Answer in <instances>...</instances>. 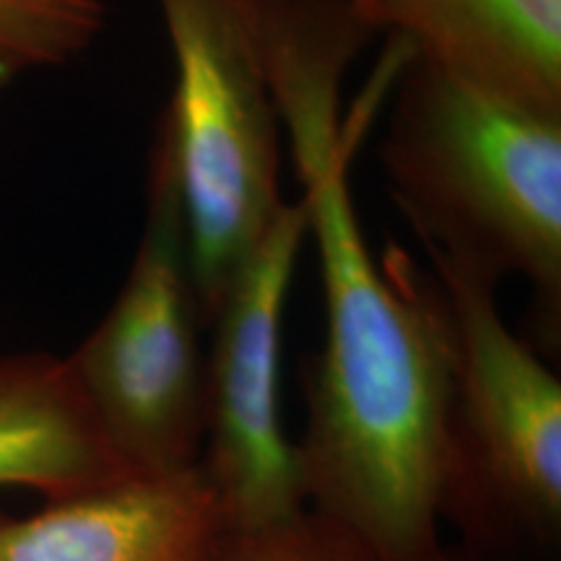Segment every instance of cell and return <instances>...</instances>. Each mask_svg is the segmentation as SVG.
Listing matches in <instances>:
<instances>
[{"label": "cell", "instance_id": "1", "mask_svg": "<svg viewBox=\"0 0 561 561\" xmlns=\"http://www.w3.org/2000/svg\"><path fill=\"white\" fill-rule=\"evenodd\" d=\"M351 60L331 39L291 42L271 60L325 299V339L305 369L299 479L307 507L377 557L432 561L445 549L450 333L432 276L398 248L377 261L362 231L348 182L356 133L341 112Z\"/></svg>", "mask_w": 561, "mask_h": 561}, {"label": "cell", "instance_id": "2", "mask_svg": "<svg viewBox=\"0 0 561 561\" xmlns=\"http://www.w3.org/2000/svg\"><path fill=\"white\" fill-rule=\"evenodd\" d=\"M392 76L380 144L392 201L430 257L494 289L528 280L546 356L561 325V117L489 96L405 42Z\"/></svg>", "mask_w": 561, "mask_h": 561}, {"label": "cell", "instance_id": "3", "mask_svg": "<svg viewBox=\"0 0 561 561\" xmlns=\"http://www.w3.org/2000/svg\"><path fill=\"white\" fill-rule=\"evenodd\" d=\"M450 333L439 523L473 561L561 557V382L496 289L432 257Z\"/></svg>", "mask_w": 561, "mask_h": 561}, {"label": "cell", "instance_id": "4", "mask_svg": "<svg viewBox=\"0 0 561 561\" xmlns=\"http://www.w3.org/2000/svg\"><path fill=\"white\" fill-rule=\"evenodd\" d=\"M174 60L157 138L170 157L203 322L278 221L280 123L263 0H157Z\"/></svg>", "mask_w": 561, "mask_h": 561}, {"label": "cell", "instance_id": "5", "mask_svg": "<svg viewBox=\"0 0 561 561\" xmlns=\"http://www.w3.org/2000/svg\"><path fill=\"white\" fill-rule=\"evenodd\" d=\"M203 328L178 185L157 138L149 210L123 289L66 356L81 401L133 476L198 468L206 437Z\"/></svg>", "mask_w": 561, "mask_h": 561}, {"label": "cell", "instance_id": "6", "mask_svg": "<svg viewBox=\"0 0 561 561\" xmlns=\"http://www.w3.org/2000/svg\"><path fill=\"white\" fill-rule=\"evenodd\" d=\"M310 240L305 201L286 203L216 310L206 351L201 473L224 525H257L305 510L297 442L280 409L284 312Z\"/></svg>", "mask_w": 561, "mask_h": 561}, {"label": "cell", "instance_id": "7", "mask_svg": "<svg viewBox=\"0 0 561 561\" xmlns=\"http://www.w3.org/2000/svg\"><path fill=\"white\" fill-rule=\"evenodd\" d=\"M224 515L201 468L0 512V561H206Z\"/></svg>", "mask_w": 561, "mask_h": 561}, {"label": "cell", "instance_id": "8", "mask_svg": "<svg viewBox=\"0 0 561 561\" xmlns=\"http://www.w3.org/2000/svg\"><path fill=\"white\" fill-rule=\"evenodd\" d=\"M354 9L430 66L561 117V0H354Z\"/></svg>", "mask_w": 561, "mask_h": 561}, {"label": "cell", "instance_id": "9", "mask_svg": "<svg viewBox=\"0 0 561 561\" xmlns=\"http://www.w3.org/2000/svg\"><path fill=\"white\" fill-rule=\"evenodd\" d=\"M112 453L66 359L0 354V486L32 489L47 502L130 479Z\"/></svg>", "mask_w": 561, "mask_h": 561}, {"label": "cell", "instance_id": "10", "mask_svg": "<svg viewBox=\"0 0 561 561\" xmlns=\"http://www.w3.org/2000/svg\"><path fill=\"white\" fill-rule=\"evenodd\" d=\"M107 0H0V96L100 39Z\"/></svg>", "mask_w": 561, "mask_h": 561}, {"label": "cell", "instance_id": "11", "mask_svg": "<svg viewBox=\"0 0 561 561\" xmlns=\"http://www.w3.org/2000/svg\"><path fill=\"white\" fill-rule=\"evenodd\" d=\"M206 561H385L310 507L257 525H221Z\"/></svg>", "mask_w": 561, "mask_h": 561}, {"label": "cell", "instance_id": "12", "mask_svg": "<svg viewBox=\"0 0 561 561\" xmlns=\"http://www.w3.org/2000/svg\"><path fill=\"white\" fill-rule=\"evenodd\" d=\"M432 561H473V559L466 557V553H462V551L458 549V546L445 543V549H442Z\"/></svg>", "mask_w": 561, "mask_h": 561}, {"label": "cell", "instance_id": "13", "mask_svg": "<svg viewBox=\"0 0 561 561\" xmlns=\"http://www.w3.org/2000/svg\"><path fill=\"white\" fill-rule=\"evenodd\" d=\"M348 3H351V5H354V0H348Z\"/></svg>", "mask_w": 561, "mask_h": 561}]
</instances>
